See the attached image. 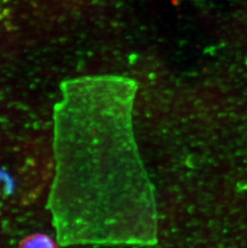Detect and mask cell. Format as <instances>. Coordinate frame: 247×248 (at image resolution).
<instances>
[{"label": "cell", "instance_id": "6da1fadb", "mask_svg": "<svg viewBox=\"0 0 247 248\" xmlns=\"http://www.w3.org/2000/svg\"><path fill=\"white\" fill-rule=\"evenodd\" d=\"M20 248H57L53 239L47 234H35L22 243Z\"/></svg>", "mask_w": 247, "mask_h": 248}, {"label": "cell", "instance_id": "7a4b0ae2", "mask_svg": "<svg viewBox=\"0 0 247 248\" xmlns=\"http://www.w3.org/2000/svg\"><path fill=\"white\" fill-rule=\"evenodd\" d=\"M0 182H2L4 184H6L8 190H11L13 187L12 179L10 178L9 175L6 172L1 170H0Z\"/></svg>", "mask_w": 247, "mask_h": 248}]
</instances>
